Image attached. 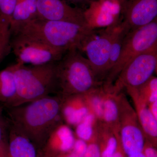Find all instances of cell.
I'll return each mask as SVG.
<instances>
[{
  "mask_svg": "<svg viewBox=\"0 0 157 157\" xmlns=\"http://www.w3.org/2000/svg\"><path fill=\"white\" fill-rule=\"evenodd\" d=\"M63 98L51 95L15 107L6 108L9 123L30 140L38 151L44 147L57 127L64 123Z\"/></svg>",
  "mask_w": 157,
  "mask_h": 157,
  "instance_id": "obj_1",
  "label": "cell"
},
{
  "mask_svg": "<svg viewBox=\"0 0 157 157\" xmlns=\"http://www.w3.org/2000/svg\"><path fill=\"white\" fill-rule=\"evenodd\" d=\"M94 29L88 23L37 18L27 24L14 35H26L65 53L73 48L80 51L82 43Z\"/></svg>",
  "mask_w": 157,
  "mask_h": 157,
  "instance_id": "obj_2",
  "label": "cell"
},
{
  "mask_svg": "<svg viewBox=\"0 0 157 157\" xmlns=\"http://www.w3.org/2000/svg\"><path fill=\"white\" fill-rule=\"evenodd\" d=\"M58 95L63 98L82 94L102 85L87 59L73 48L56 62Z\"/></svg>",
  "mask_w": 157,
  "mask_h": 157,
  "instance_id": "obj_3",
  "label": "cell"
},
{
  "mask_svg": "<svg viewBox=\"0 0 157 157\" xmlns=\"http://www.w3.org/2000/svg\"><path fill=\"white\" fill-rule=\"evenodd\" d=\"M14 67L17 95L11 107L57 94L56 62L38 66L16 63Z\"/></svg>",
  "mask_w": 157,
  "mask_h": 157,
  "instance_id": "obj_4",
  "label": "cell"
},
{
  "mask_svg": "<svg viewBox=\"0 0 157 157\" xmlns=\"http://www.w3.org/2000/svg\"><path fill=\"white\" fill-rule=\"evenodd\" d=\"M157 18L139 28L130 31L124 39L117 62L103 82L105 89H109L121 71L132 59L157 45Z\"/></svg>",
  "mask_w": 157,
  "mask_h": 157,
  "instance_id": "obj_5",
  "label": "cell"
},
{
  "mask_svg": "<svg viewBox=\"0 0 157 157\" xmlns=\"http://www.w3.org/2000/svg\"><path fill=\"white\" fill-rule=\"evenodd\" d=\"M157 45L136 56L121 71L108 91L118 94L124 89H135L144 84L156 70Z\"/></svg>",
  "mask_w": 157,
  "mask_h": 157,
  "instance_id": "obj_6",
  "label": "cell"
},
{
  "mask_svg": "<svg viewBox=\"0 0 157 157\" xmlns=\"http://www.w3.org/2000/svg\"><path fill=\"white\" fill-rule=\"evenodd\" d=\"M11 47L16 60L21 65L38 66L59 60L64 52L26 35L11 36Z\"/></svg>",
  "mask_w": 157,
  "mask_h": 157,
  "instance_id": "obj_7",
  "label": "cell"
},
{
  "mask_svg": "<svg viewBox=\"0 0 157 157\" xmlns=\"http://www.w3.org/2000/svg\"><path fill=\"white\" fill-rule=\"evenodd\" d=\"M121 145L125 154L143 152L146 138L140 126L137 113L124 94L117 95Z\"/></svg>",
  "mask_w": 157,
  "mask_h": 157,
  "instance_id": "obj_8",
  "label": "cell"
},
{
  "mask_svg": "<svg viewBox=\"0 0 157 157\" xmlns=\"http://www.w3.org/2000/svg\"><path fill=\"white\" fill-rule=\"evenodd\" d=\"M115 25L105 29H94L82 43L80 50L86 53L97 78L102 84L108 72L111 40Z\"/></svg>",
  "mask_w": 157,
  "mask_h": 157,
  "instance_id": "obj_9",
  "label": "cell"
},
{
  "mask_svg": "<svg viewBox=\"0 0 157 157\" xmlns=\"http://www.w3.org/2000/svg\"><path fill=\"white\" fill-rule=\"evenodd\" d=\"M122 22L129 31L148 24L157 18V0H125L121 5Z\"/></svg>",
  "mask_w": 157,
  "mask_h": 157,
  "instance_id": "obj_10",
  "label": "cell"
},
{
  "mask_svg": "<svg viewBox=\"0 0 157 157\" xmlns=\"http://www.w3.org/2000/svg\"><path fill=\"white\" fill-rule=\"evenodd\" d=\"M38 18L49 21H67L89 24L84 10L72 7L64 0H37Z\"/></svg>",
  "mask_w": 157,
  "mask_h": 157,
  "instance_id": "obj_11",
  "label": "cell"
},
{
  "mask_svg": "<svg viewBox=\"0 0 157 157\" xmlns=\"http://www.w3.org/2000/svg\"><path fill=\"white\" fill-rule=\"evenodd\" d=\"M75 140L70 127L63 123L54 130L41 151L50 157H59L70 151Z\"/></svg>",
  "mask_w": 157,
  "mask_h": 157,
  "instance_id": "obj_12",
  "label": "cell"
},
{
  "mask_svg": "<svg viewBox=\"0 0 157 157\" xmlns=\"http://www.w3.org/2000/svg\"><path fill=\"white\" fill-rule=\"evenodd\" d=\"M16 0H0V64L11 52V28Z\"/></svg>",
  "mask_w": 157,
  "mask_h": 157,
  "instance_id": "obj_13",
  "label": "cell"
},
{
  "mask_svg": "<svg viewBox=\"0 0 157 157\" xmlns=\"http://www.w3.org/2000/svg\"><path fill=\"white\" fill-rule=\"evenodd\" d=\"M63 98L62 115L67 124L76 127L92 113L83 94Z\"/></svg>",
  "mask_w": 157,
  "mask_h": 157,
  "instance_id": "obj_14",
  "label": "cell"
},
{
  "mask_svg": "<svg viewBox=\"0 0 157 157\" xmlns=\"http://www.w3.org/2000/svg\"><path fill=\"white\" fill-rule=\"evenodd\" d=\"M37 18V0H16L11 22V36L27 24Z\"/></svg>",
  "mask_w": 157,
  "mask_h": 157,
  "instance_id": "obj_15",
  "label": "cell"
},
{
  "mask_svg": "<svg viewBox=\"0 0 157 157\" xmlns=\"http://www.w3.org/2000/svg\"><path fill=\"white\" fill-rule=\"evenodd\" d=\"M135 105L138 121L146 140L151 143H155L157 138V119L149 109L148 106L142 102L134 94H130Z\"/></svg>",
  "mask_w": 157,
  "mask_h": 157,
  "instance_id": "obj_16",
  "label": "cell"
},
{
  "mask_svg": "<svg viewBox=\"0 0 157 157\" xmlns=\"http://www.w3.org/2000/svg\"><path fill=\"white\" fill-rule=\"evenodd\" d=\"M9 157H37L35 145L9 124L8 137Z\"/></svg>",
  "mask_w": 157,
  "mask_h": 157,
  "instance_id": "obj_17",
  "label": "cell"
},
{
  "mask_svg": "<svg viewBox=\"0 0 157 157\" xmlns=\"http://www.w3.org/2000/svg\"><path fill=\"white\" fill-rule=\"evenodd\" d=\"M95 132L97 140L101 144L100 145L101 157H112L117 149L120 139L119 133L103 122L97 124Z\"/></svg>",
  "mask_w": 157,
  "mask_h": 157,
  "instance_id": "obj_18",
  "label": "cell"
},
{
  "mask_svg": "<svg viewBox=\"0 0 157 157\" xmlns=\"http://www.w3.org/2000/svg\"><path fill=\"white\" fill-rule=\"evenodd\" d=\"M14 65L0 71V104L4 108L12 107L17 95Z\"/></svg>",
  "mask_w": 157,
  "mask_h": 157,
  "instance_id": "obj_19",
  "label": "cell"
},
{
  "mask_svg": "<svg viewBox=\"0 0 157 157\" xmlns=\"http://www.w3.org/2000/svg\"><path fill=\"white\" fill-rule=\"evenodd\" d=\"M117 95L107 90L104 100L102 121L119 133V117Z\"/></svg>",
  "mask_w": 157,
  "mask_h": 157,
  "instance_id": "obj_20",
  "label": "cell"
},
{
  "mask_svg": "<svg viewBox=\"0 0 157 157\" xmlns=\"http://www.w3.org/2000/svg\"><path fill=\"white\" fill-rule=\"evenodd\" d=\"M129 32V30L122 23L115 25L111 40L108 73L117 62L120 54L124 39Z\"/></svg>",
  "mask_w": 157,
  "mask_h": 157,
  "instance_id": "obj_21",
  "label": "cell"
},
{
  "mask_svg": "<svg viewBox=\"0 0 157 157\" xmlns=\"http://www.w3.org/2000/svg\"><path fill=\"white\" fill-rule=\"evenodd\" d=\"M106 92L107 90L102 85L83 94L91 112L98 121H102L104 100Z\"/></svg>",
  "mask_w": 157,
  "mask_h": 157,
  "instance_id": "obj_22",
  "label": "cell"
},
{
  "mask_svg": "<svg viewBox=\"0 0 157 157\" xmlns=\"http://www.w3.org/2000/svg\"><path fill=\"white\" fill-rule=\"evenodd\" d=\"M135 94L144 104H149L157 101V78L152 76L142 86L135 89L127 90Z\"/></svg>",
  "mask_w": 157,
  "mask_h": 157,
  "instance_id": "obj_23",
  "label": "cell"
},
{
  "mask_svg": "<svg viewBox=\"0 0 157 157\" xmlns=\"http://www.w3.org/2000/svg\"><path fill=\"white\" fill-rule=\"evenodd\" d=\"M97 119L92 113L88 114L76 127V134L78 138L88 142L94 136L95 123Z\"/></svg>",
  "mask_w": 157,
  "mask_h": 157,
  "instance_id": "obj_24",
  "label": "cell"
},
{
  "mask_svg": "<svg viewBox=\"0 0 157 157\" xmlns=\"http://www.w3.org/2000/svg\"><path fill=\"white\" fill-rule=\"evenodd\" d=\"M9 123L0 122V157H9L8 137Z\"/></svg>",
  "mask_w": 157,
  "mask_h": 157,
  "instance_id": "obj_25",
  "label": "cell"
},
{
  "mask_svg": "<svg viewBox=\"0 0 157 157\" xmlns=\"http://www.w3.org/2000/svg\"><path fill=\"white\" fill-rule=\"evenodd\" d=\"M87 147V142L78 138L70 151L57 157H84Z\"/></svg>",
  "mask_w": 157,
  "mask_h": 157,
  "instance_id": "obj_26",
  "label": "cell"
},
{
  "mask_svg": "<svg viewBox=\"0 0 157 157\" xmlns=\"http://www.w3.org/2000/svg\"><path fill=\"white\" fill-rule=\"evenodd\" d=\"M87 144V147L84 157H101V153L100 145L94 133V136Z\"/></svg>",
  "mask_w": 157,
  "mask_h": 157,
  "instance_id": "obj_27",
  "label": "cell"
},
{
  "mask_svg": "<svg viewBox=\"0 0 157 157\" xmlns=\"http://www.w3.org/2000/svg\"><path fill=\"white\" fill-rule=\"evenodd\" d=\"M69 5H74V7L85 10L89 6L94 0H64Z\"/></svg>",
  "mask_w": 157,
  "mask_h": 157,
  "instance_id": "obj_28",
  "label": "cell"
},
{
  "mask_svg": "<svg viewBox=\"0 0 157 157\" xmlns=\"http://www.w3.org/2000/svg\"><path fill=\"white\" fill-rule=\"evenodd\" d=\"M143 153L146 157H157L156 150L154 147L149 145L146 140Z\"/></svg>",
  "mask_w": 157,
  "mask_h": 157,
  "instance_id": "obj_29",
  "label": "cell"
},
{
  "mask_svg": "<svg viewBox=\"0 0 157 157\" xmlns=\"http://www.w3.org/2000/svg\"><path fill=\"white\" fill-rule=\"evenodd\" d=\"M148 107L153 115L157 119V101L149 104Z\"/></svg>",
  "mask_w": 157,
  "mask_h": 157,
  "instance_id": "obj_30",
  "label": "cell"
},
{
  "mask_svg": "<svg viewBox=\"0 0 157 157\" xmlns=\"http://www.w3.org/2000/svg\"><path fill=\"white\" fill-rule=\"evenodd\" d=\"M121 145L120 139H119L117 150L112 157H124V151H123L122 148V150H121Z\"/></svg>",
  "mask_w": 157,
  "mask_h": 157,
  "instance_id": "obj_31",
  "label": "cell"
},
{
  "mask_svg": "<svg viewBox=\"0 0 157 157\" xmlns=\"http://www.w3.org/2000/svg\"><path fill=\"white\" fill-rule=\"evenodd\" d=\"M4 108V107L0 104V122H6V121H5V120L4 119L3 117V108Z\"/></svg>",
  "mask_w": 157,
  "mask_h": 157,
  "instance_id": "obj_32",
  "label": "cell"
},
{
  "mask_svg": "<svg viewBox=\"0 0 157 157\" xmlns=\"http://www.w3.org/2000/svg\"><path fill=\"white\" fill-rule=\"evenodd\" d=\"M128 157H146L145 155L142 152L139 153L135 154H133L130 155L128 156Z\"/></svg>",
  "mask_w": 157,
  "mask_h": 157,
  "instance_id": "obj_33",
  "label": "cell"
},
{
  "mask_svg": "<svg viewBox=\"0 0 157 157\" xmlns=\"http://www.w3.org/2000/svg\"><path fill=\"white\" fill-rule=\"evenodd\" d=\"M37 157H51L45 153L43 152L42 151H38V155Z\"/></svg>",
  "mask_w": 157,
  "mask_h": 157,
  "instance_id": "obj_34",
  "label": "cell"
},
{
  "mask_svg": "<svg viewBox=\"0 0 157 157\" xmlns=\"http://www.w3.org/2000/svg\"><path fill=\"white\" fill-rule=\"evenodd\" d=\"M94 1H96V0H94ZM111 1H116L118 2H119L120 3V4H121V5L122 4L123 2L125 1V0H111Z\"/></svg>",
  "mask_w": 157,
  "mask_h": 157,
  "instance_id": "obj_35",
  "label": "cell"
}]
</instances>
